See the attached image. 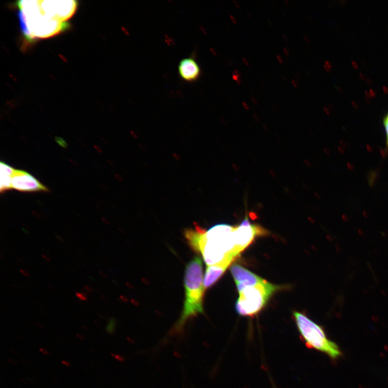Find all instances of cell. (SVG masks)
I'll use <instances>...</instances> for the list:
<instances>
[{
    "mask_svg": "<svg viewBox=\"0 0 388 388\" xmlns=\"http://www.w3.org/2000/svg\"><path fill=\"white\" fill-rule=\"evenodd\" d=\"M282 78H283L284 80H286V77H285V76H284V75H282Z\"/></svg>",
    "mask_w": 388,
    "mask_h": 388,
    "instance_id": "36",
    "label": "cell"
},
{
    "mask_svg": "<svg viewBox=\"0 0 388 388\" xmlns=\"http://www.w3.org/2000/svg\"><path fill=\"white\" fill-rule=\"evenodd\" d=\"M304 38L305 40L307 41V42L308 43L309 42V39H308L309 38H308V36L307 35H305L304 36Z\"/></svg>",
    "mask_w": 388,
    "mask_h": 388,
    "instance_id": "31",
    "label": "cell"
},
{
    "mask_svg": "<svg viewBox=\"0 0 388 388\" xmlns=\"http://www.w3.org/2000/svg\"><path fill=\"white\" fill-rule=\"evenodd\" d=\"M39 351L41 353H42L44 354H48L49 353V352L45 349H40Z\"/></svg>",
    "mask_w": 388,
    "mask_h": 388,
    "instance_id": "20",
    "label": "cell"
},
{
    "mask_svg": "<svg viewBox=\"0 0 388 388\" xmlns=\"http://www.w3.org/2000/svg\"><path fill=\"white\" fill-rule=\"evenodd\" d=\"M230 18H231V19H232V20L233 22H234L235 24H236V23H237V22L236 20L235 19V18L234 17V16H232V15H230Z\"/></svg>",
    "mask_w": 388,
    "mask_h": 388,
    "instance_id": "25",
    "label": "cell"
},
{
    "mask_svg": "<svg viewBox=\"0 0 388 388\" xmlns=\"http://www.w3.org/2000/svg\"><path fill=\"white\" fill-rule=\"evenodd\" d=\"M113 329H114V323H113V321L112 320L110 322L109 326H107V327L106 328L107 332L109 333H112V332L113 331Z\"/></svg>",
    "mask_w": 388,
    "mask_h": 388,
    "instance_id": "14",
    "label": "cell"
},
{
    "mask_svg": "<svg viewBox=\"0 0 388 388\" xmlns=\"http://www.w3.org/2000/svg\"><path fill=\"white\" fill-rule=\"evenodd\" d=\"M283 51L286 56H288L289 55H290V53H289L288 49L286 47L283 48Z\"/></svg>",
    "mask_w": 388,
    "mask_h": 388,
    "instance_id": "18",
    "label": "cell"
},
{
    "mask_svg": "<svg viewBox=\"0 0 388 388\" xmlns=\"http://www.w3.org/2000/svg\"><path fill=\"white\" fill-rule=\"evenodd\" d=\"M284 286L272 284L265 280L255 286L247 287L239 292L236 310L239 315L254 317L265 307L271 297Z\"/></svg>",
    "mask_w": 388,
    "mask_h": 388,
    "instance_id": "5",
    "label": "cell"
},
{
    "mask_svg": "<svg viewBox=\"0 0 388 388\" xmlns=\"http://www.w3.org/2000/svg\"><path fill=\"white\" fill-rule=\"evenodd\" d=\"M229 266L221 264L208 266L206 269L204 278L203 285L205 289H208L215 284L220 278L224 275Z\"/></svg>",
    "mask_w": 388,
    "mask_h": 388,
    "instance_id": "10",
    "label": "cell"
},
{
    "mask_svg": "<svg viewBox=\"0 0 388 388\" xmlns=\"http://www.w3.org/2000/svg\"><path fill=\"white\" fill-rule=\"evenodd\" d=\"M76 295L77 298L82 301H86L88 300V297L87 296V294L83 293L77 292L76 293Z\"/></svg>",
    "mask_w": 388,
    "mask_h": 388,
    "instance_id": "13",
    "label": "cell"
},
{
    "mask_svg": "<svg viewBox=\"0 0 388 388\" xmlns=\"http://www.w3.org/2000/svg\"><path fill=\"white\" fill-rule=\"evenodd\" d=\"M291 82L294 88H296L297 87H298V82H297L295 80L292 79L291 80Z\"/></svg>",
    "mask_w": 388,
    "mask_h": 388,
    "instance_id": "17",
    "label": "cell"
},
{
    "mask_svg": "<svg viewBox=\"0 0 388 388\" xmlns=\"http://www.w3.org/2000/svg\"><path fill=\"white\" fill-rule=\"evenodd\" d=\"M295 78L297 80H300V76L299 75V73H296V75H295Z\"/></svg>",
    "mask_w": 388,
    "mask_h": 388,
    "instance_id": "30",
    "label": "cell"
},
{
    "mask_svg": "<svg viewBox=\"0 0 388 388\" xmlns=\"http://www.w3.org/2000/svg\"><path fill=\"white\" fill-rule=\"evenodd\" d=\"M283 38H284V40L286 41V42H287V37L286 35L285 34H284V33L283 34Z\"/></svg>",
    "mask_w": 388,
    "mask_h": 388,
    "instance_id": "32",
    "label": "cell"
},
{
    "mask_svg": "<svg viewBox=\"0 0 388 388\" xmlns=\"http://www.w3.org/2000/svg\"><path fill=\"white\" fill-rule=\"evenodd\" d=\"M230 271L239 292L247 287L256 285L266 280L238 264H234Z\"/></svg>",
    "mask_w": 388,
    "mask_h": 388,
    "instance_id": "8",
    "label": "cell"
},
{
    "mask_svg": "<svg viewBox=\"0 0 388 388\" xmlns=\"http://www.w3.org/2000/svg\"><path fill=\"white\" fill-rule=\"evenodd\" d=\"M48 286L49 287L52 288L53 289H54V288H55V285H54L53 283H49L48 284Z\"/></svg>",
    "mask_w": 388,
    "mask_h": 388,
    "instance_id": "28",
    "label": "cell"
},
{
    "mask_svg": "<svg viewBox=\"0 0 388 388\" xmlns=\"http://www.w3.org/2000/svg\"><path fill=\"white\" fill-rule=\"evenodd\" d=\"M20 271L21 272V274L24 276L29 277L30 276L29 272L25 270L22 269L20 270Z\"/></svg>",
    "mask_w": 388,
    "mask_h": 388,
    "instance_id": "15",
    "label": "cell"
},
{
    "mask_svg": "<svg viewBox=\"0 0 388 388\" xmlns=\"http://www.w3.org/2000/svg\"><path fill=\"white\" fill-rule=\"evenodd\" d=\"M242 104H243V106L244 107L245 109L247 110L249 109V106L248 105H247V103H246L245 102H243Z\"/></svg>",
    "mask_w": 388,
    "mask_h": 388,
    "instance_id": "22",
    "label": "cell"
},
{
    "mask_svg": "<svg viewBox=\"0 0 388 388\" xmlns=\"http://www.w3.org/2000/svg\"><path fill=\"white\" fill-rule=\"evenodd\" d=\"M234 3L235 4V5L237 7V8L240 7H239V4L238 2L234 1Z\"/></svg>",
    "mask_w": 388,
    "mask_h": 388,
    "instance_id": "33",
    "label": "cell"
},
{
    "mask_svg": "<svg viewBox=\"0 0 388 388\" xmlns=\"http://www.w3.org/2000/svg\"><path fill=\"white\" fill-rule=\"evenodd\" d=\"M62 363H63V364H64V365H65V366H70V363H69V362H67V361H63V362H62Z\"/></svg>",
    "mask_w": 388,
    "mask_h": 388,
    "instance_id": "29",
    "label": "cell"
},
{
    "mask_svg": "<svg viewBox=\"0 0 388 388\" xmlns=\"http://www.w3.org/2000/svg\"><path fill=\"white\" fill-rule=\"evenodd\" d=\"M185 301L183 312L170 329L169 337L183 334L185 325L191 319L204 313L203 302L205 288L203 283L202 261L195 257L186 267L185 276Z\"/></svg>",
    "mask_w": 388,
    "mask_h": 388,
    "instance_id": "3",
    "label": "cell"
},
{
    "mask_svg": "<svg viewBox=\"0 0 388 388\" xmlns=\"http://www.w3.org/2000/svg\"><path fill=\"white\" fill-rule=\"evenodd\" d=\"M56 237H57L56 238L58 239V240H59V241H61L62 242H64V240H63V239H62V237H61L60 236H59V235H56Z\"/></svg>",
    "mask_w": 388,
    "mask_h": 388,
    "instance_id": "24",
    "label": "cell"
},
{
    "mask_svg": "<svg viewBox=\"0 0 388 388\" xmlns=\"http://www.w3.org/2000/svg\"><path fill=\"white\" fill-rule=\"evenodd\" d=\"M268 21L270 24V26H272V25H273V24H272V22L270 20H268Z\"/></svg>",
    "mask_w": 388,
    "mask_h": 388,
    "instance_id": "35",
    "label": "cell"
},
{
    "mask_svg": "<svg viewBox=\"0 0 388 388\" xmlns=\"http://www.w3.org/2000/svg\"><path fill=\"white\" fill-rule=\"evenodd\" d=\"M240 225L234 226L233 239L235 252L237 256L259 237L269 234L267 230L258 225L252 224L246 215Z\"/></svg>",
    "mask_w": 388,
    "mask_h": 388,
    "instance_id": "6",
    "label": "cell"
},
{
    "mask_svg": "<svg viewBox=\"0 0 388 388\" xmlns=\"http://www.w3.org/2000/svg\"><path fill=\"white\" fill-rule=\"evenodd\" d=\"M251 101H252V102H253L254 104H257L258 102H257V101H256V99H255V98L254 97H252L251 98Z\"/></svg>",
    "mask_w": 388,
    "mask_h": 388,
    "instance_id": "23",
    "label": "cell"
},
{
    "mask_svg": "<svg viewBox=\"0 0 388 388\" xmlns=\"http://www.w3.org/2000/svg\"><path fill=\"white\" fill-rule=\"evenodd\" d=\"M246 13H247V14L249 15V17H250V18H252V15H251V13H249V12H247Z\"/></svg>",
    "mask_w": 388,
    "mask_h": 388,
    "instance_id": "34",
    "label": "cell"
},
{
    "mask_svg": "<svg viewBox=\"0 0 388 388\" xmlns=\"http://www.w3.org/2000/svg\"><path fill=\"white\" fill-rule=\"evenodd\" d=\"M77 2L34 0L18 2L22 31L29 40L60 34L68 26L67 21L75 13Z\"/></svg>",
    "mask_w": 388,
    "mask_h": 388,
    "instance_id": "1",
    "label": "cell"
},
{
    "mask_svg": "<svg viewBox=\"0 0 388 388\" xmlns=\"http://www.w3.org/2000/svg\"><path fill=\"white\" fill-rule=\"evenodd\" d=\"M383 123L384 128L385 135V146L384 152H388V113L385 115L383 119Z\"/></svg>",
    "mask_w": 388,
    "mask_h": 388,
    "instance_id": "12",
    "label": "cell"
},
{
    "mask_svg": "<svg viewBox=\"0 0 388 388\" xmlns=\"http://www.w3.org/2000/svg\"><path fill=\"white\" fill-rule=\"evenodd\" d=\"M180 77L186 82L197 81L201 76V69L193 57H189L181 60L178 65Z\"/></svg>",
    "mask_w": 388,
    "mask_h": 388,
    "instance_id": "9",
    "label": "cell"
},
{
    "mask_svg": "<svg viewBox=\"0 0 388 388\" xmlns=\"http://www.w3.org/2000/svg\"><path fill=\"white\" fill-rule=\"evenodd\" d=\"M277 59L278 62L282 64L283 63V58L281 56H280L279 55H277Z\"/></svg>",
    "mask_w": 388,
    "mask_h": 388,
    "instance_id": "16",
    "label": "cell"
},
{
    "mask_svg": "<svg viewBox=\"0 0 388 388\" xmlns=\"http://www.w3.org/2000/svg\"><path fill=\"white\" fill-rule=\"evenodd\" d=\"M242 60H243V61L244 62V63H245V64L246 65H247V66H249V63L248 62V61H247V60L246 59H245V58H243V59H242Z\"/></svg>",
    "mask_w": 388,
    "mask_h": 388,
    "instance_id": "27",
    "label": "cell"
},
{
    "mask_svg": "<svg viewBox=\"0 0 388 388\" xmlns=\"http://www.w3.org/2000/svg\"><path fill=\"white\" fill-rule=\"evenodd\" d=\"M77 335V337L79 338L80 340H83L84 339V337L83 336H82V335H80L79 334H78Z\"/></svg>",
    "mask_w": 388,
    "mask_h": 388,
    "instance_id": "26",
    "label": "cell"
},
{
    "mask_svg": "<svg viewBox=\"0 0 388 388\" xmlns=\"http://www.w3.org/2000/svg\"><path fill=\"white\" fill-rule=\"evenodd\" d=\"M285 3H286L287 5H288V4H289V2H288L287 1H286H286H285Z\"/></svg>",
    "mask_w": 388,
    "mask_h": 388,
    "instance_id": "37",
    "label": "cell"
},
{
    "mask_svg": "<svg viewBox=\"0 0 388 388\" xmlns=\"http://www.w3.org/2000/svg\"><path fill=\"white\" fill-rule=\"evenodd\" d=\"M234 228L226 224L214 226L208 230L197 226L189 245L195 252L202 254L207 267L221 264L230 266L238 257L235 252Z\"/></svg>",
    "mask_w": 388,
    "mask_h": 388,
    "instance_id": "2",
    "label": "cell"
},
{
    "mask_svg": "<svg viewBox=\"0 0 388 388\" xmlns=\"http://www.w3.org/2000/svg\"><path fill=\"white\" fill-rule=\"evenodd\" d=\"M293 317L301 339L308 348L323 353L332 360L342 356L339 348L328 339L323 327L299 312H294Z\"/></svg>",
    "mask_w": 388,
    "mask_h": 388,
    "instance_id": "4",
    "label": "cell"
},
{
    "mask_svg": "<svg viewBox=\"0 0 388 388\" xmlns=\"http://www.w3.org/2000/svg\"><path fill=\"white\" fill-rule=\"evenodd\" d=\"M12 188L21 192H49V189L34 176L22 170L15 169L12 177Z\"/></svg>",
    "mask_w": 388,
    "mask_h": 388,
    "instance_id": "7",
    "label": "cell"
},
{
    "mask_svg": "<svg viewBox=\"0 0 388 388\" xmlns=\"http://www.w3.org/2000/svg\"><path fill=\"white\" fill-rule=\"evenodd\" d=\"M12 176L1 174V184H0V191L3 194L10 191L12 188Z\"/></svg>",
    "mask_w": 388,
    "mask_h": 388,
    "instance_id": "11",
    "label": "cell"
},
{
    "mask_svg": "<svg viewBox=\"0 0 388 388\" xmlns=\"http://www.w3.org/2000/svg\"><path fill=\"white\" fill-rule=\"evenodd\" d=\"M233 73L235 74V75H237V76H238L239 77H241V76H242L241 73L239 72V71L236 70V69L234 70Z\"/></svg>",
    "mask_w": 388,
    "mask_h": 388,
    "instance_id": "19",
    "label": "cell"
},
{
    "mask_svg": "<svg viewBox=\"0 0 388 388\" xmlns=\"http://www.w3.org/2000/svg\"><path fill=\"white\" fill-rule=\"evenodd\" d=\"M42 256H43V257H44V258H45V259L46 260V261H51V258H49V257L48 256V254H43V255H42Z\"/></svg>",
    "mask_w": 388,
    "mask_h": 388,
    "instance_id": "21",
    "label": "cell"
}]
</instances>
